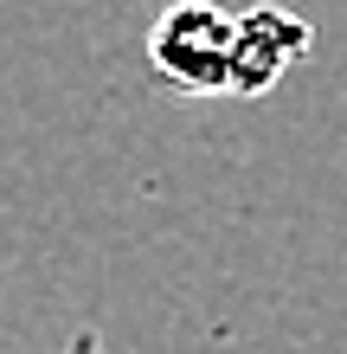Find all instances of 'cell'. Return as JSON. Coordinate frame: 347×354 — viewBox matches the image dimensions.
Listing matches in <instances>:
<instances>
[{"mask_svg": "<svg viewBox=\"0 0 347 354\" xmlns=\"http://www.w3.org/2000/svg\"><path fill=\"white\" fill-rule=\"evenodd\" d=\"M315 46V26L277 0L238 13V65H232V97H270L290 65H302Z\"/></svg>", "mask_w": 347, "mask_h": 354, "instance_id": "cell-2", "label": "cell"}, {"mask_svg": "<svg viewBox=\"0 0 347 354\" xmlns=\"http://www.w3.org/2000/svg\"><path fill=\"white\" fill-rule=\"evenodd\" d=\"M141 52H148V71L180 97H232L238 13H226L219 0H174L155 13Z\"/></svg>", "mask_w": 347, "mask_h": 354, "instance_id": "cell-1", "label": "cell"}]
</instances>
